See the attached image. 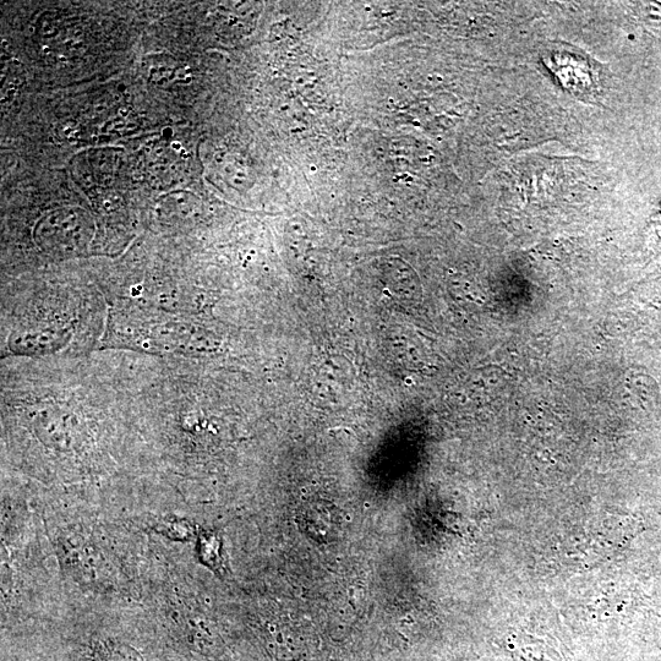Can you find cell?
<instances>
[{"label":"cell","instance_id":"2","mask_svg":"<svg viewBox=\"0 0 661 661\" xmlns=\"http://www.w3.org/2000/svg\"><path fill=\"white\" fill-rule=\"evenodd\" d=\"M198 554L202 565L210 567L215 572L225 570L222 542L215 533L204 532L198 539Z\"/></svg>","mask_w":661,"mask_h":661},{"label":"cell","instance_id":"1","mask_svg":"<svg viewBox=\"0 0 661 661\" xmlns=\"http://www.w3.org/2000/svg\"><path fill=\"white\" fill-rule=\"evenodd\" d=\"M91 661H145L138 649L119 639L106 638L92 644Z\"/></svg>","mask_w":661,"mask_h":661},{"label":"cell","instance_id":"3","mask_svg":"<svg viewBox=\"0 0 661 661\" xmlns=\"http://www.w3.org/2000/svg\"><path fill=\"white\" fill-rule=\"evenodd\" d=\"M161 533L166 537L176 540H187L193 535V527L182 518H167L161 524Z\"/></svg>","mask_w":661,"mask_h":661},{"label":"cell","instance_id":"4","mask_svg":"<svg viewBox=\"0 0 661 661\" xmlns=\"http://www.w3.org/2000/svg\"><path fill=\"white\" fill-rule=\"evenodd\" d=\"M520 647L518 652L528 661H556L554 658L556 654L551 653L548 647L539 646L538 643H524Z\"/></svg>","mask_w":661,"mask_h":661}]
</instances>
